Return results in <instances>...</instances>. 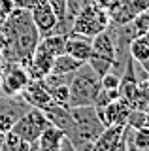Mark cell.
I'll use <instances>...</instances> for the list:
<instances>
[{"mask_svg":"<svg viewBox=\"0 0 149 151\" xmlns=\"http://www.w3.org/2000/svg\"><path fill=\"white\" fill-rule=\"evenodd\" d=\"M0 28L6 34V47L2 51L6 63H17L27 66L42 38L30 17V12L15 8L0 25Z\"/></svg>","mask_w":149,"mask_h":151,"instance_id":"cell-1","label":"cell"},{"mask_svg":"<svg viewBox=\"0 0 149 151\" xmlns=\"http://www.w3.org/2000/svg\"><path fill=\"white\" fill-rule=\"evenodd\" d=\"M70 113H72V127L66 130L68 140L72 142L76 151H91L95 140L106 129L104 123L100 121L92 104L70 108Z\"/></svg>","mask_w":149,"mask_h":151,"instance_id":"cell-2","label":"cell"},{"mask_svg":"<svg viewBox=\"0 0 149 151\" xmlns=\"http://www.w3.org/2000/svg\"><path fill=\"white\" fill-rule=\"evenodd\" d=\"M70 87V100L68 106H91L95 104L98 93L102 91V79L95 74V70L89 64H83L76 74H74L72 81L68 83Z\"/></svg>","mask_w":149,"mask_h":151,"instance_id":"cell-3","label":"cell"},{"mask_svg":"<svg viewBox=\"0 0 149 151\" xmlns=\"http://www.w3.org/2000/svg\"><path fill=\"white\" fill-rule=\"evenodd\" d=\"M110 25V13L95 2L83 6L72 21V34H80L87 38H95L96 34L104 32Z\"/></svg>","mask_w":149,"mask_h":151,"instance_id":"cell-4","label":"cell"},{"mask_svg":"<svg viewBox=\"0 0 149 151\" xmlns=\"http://www.w3.org/2000/svg\"><path fill=\"white\" fill-rule=\"evenodd\" d=\"M51 125V121L47 119V115L44 113V110L40 108H29V111L23 113L17 119V123L13 125L11 132L19 134L21 138H25L27 142H38L40 134Z\"/></svg>","mask_w":149,"mask_h":151,"instance_id":"cell-5","label":"cell"},{"mask_svg":"<svg viewBox=\"0 0 149 151\" xmlns=\"http://www.w3.org/2000/svg\"><path fill=\"white\" fill-rule=\"evenodd\" d=\"M30 83V76L23 64L8 63L0 76V94L2 96H19Z\"/></svg>","mask_w":149,"mask_h":151,"instance_id":"cell-6","label":"cell"},{"mask_svg":"<svg viewBox=\"0 0 149 151\" xmlns=\"http://www.w3.org/2000/svg\"><path fill=\"white\" fill-rule=\"evenodd\" d=\"M29 12H30V17L34 21L36 28H38L40 36H47V34L55 32L59 19H57V13H55L53 6L47 0H36Z\"/></svg>","mask_w":149,"mask_h":151,"instance_id":"cell-7","label":"cell"},{"mask_svg":"<svg viewBox=\"0 0 149 151\" xmlns=\"http://www.w3.org/2000/svg\"><path fill=\"white\" fill-rule=\"evenodd\" d=\"M149 9V0H119L110 9V23L113 25H127L142 12Z\"/></svg>","mask_w":149,"mask_h":151,"instance_id":"cell-8","label":"cell"},{"mask_svg":"<svg viewBox=\"0 0 149 151\" xmlns=\"http://www.w3.org/2000/svg\"><path fill=\"white\" fill-rule=\"evenodd\" d=\"M53 63H55V55L47 51L42 44H38L34 55L30 57V60L27 63V72H29L30 79H44L45 76L51 72L53 68Z\"/></svg>","mask_w":149,"mask_h":151,"instance_id":"cell-9","label":"cell"},{"mask_svg":"<svg viewBox=\"0 0 149 151\" xmlns=\"http://www.w3.org/2000/svg\"><path fill=\"white\" fill-rule=\"evenodd\" d=\"M21 98L32 108H40L44 110L45 106H49L51 102V91L45 85L44 79H30V83L25 87V91L21 93Z\"/></svg>","mask_w":149,"mask_h":151,"instance_id":"cell-10","label":"cell"},{"mask_svg":"<svg viewBox=\"0 0 149 151\" xmlns=\"http://www.w3.org/2000/svg\"><path fill=\"white\" fill-rule=\"evenodd\" d=\"M128 115H130V106L123 100V98L111 100L110 104H106V106L98 111V117H100V121L104 123V127L127 125Z\"/></svg>","mask_w":149,"mask_h":151,"instance_id":"cell-11","label":"cell"},{"mask_svg":"<svg viewBox=\"0 0 149 151\" xmlns=\"http://www.w3.org/2000/svg\"><path fill=\"white\" fill-rule=\"evenodd\" d=\"M127 125H110L102 130V134L95 140L91 151H113L119 145V142L123 140Z\"/></svg>","mask_w":149,"mask_h":151,"instance_id":"cell-12","label":"cell"},{"mask_svg":"<svg viewBox=\"0 0 149 151\" xmlns=\"http://www.w3.org/2000/svg\"><path fill=\"white\" fill-rule=\"evenodd\" d=\"M92 38H87V36H80V34H72L70 32L68 38H66V47H64V53L72 55L74 59L81 60V63H87L91 57V51H92Z\"/></svg>","mask_w":149,"mask_h":151,"instance_id":"cell-13","label":"cell"},{"mask_svg":"<svg viewBox=\"0 0 149 151\" xmlns=\"http://www.w3.org/2000/svg\"><path fill=\"white\" fill-rule=\"evenodd\" d=\"M92 55H98V57H104V59H108L113 63L115 60V42H113V36H111V32L106 28L104 32H100V34H96L92 38Z\"/></svg>","mask_w":149,"mask_h":151,"instance_id":"cell-14","label":"cell"},{"mask_svg":"<svg viewBox=\"0 0 149 151\" xmlns=\"http://www.w3.org/2000/svg\"><path fill=\"white\" fill-rule=\"evenodd\" d=\"M0 151H38V142H27L15 132H6L0 144Z\"/></svg>","mask_w":149,"mask_h":151,"instance_id":"cell-15","label":"cell"},{"mask_svg":"<svg viewBox=\"0 0 149 151\" xmlns=\"http://www.w3.org/2000/svg\"><path fill=\"white\" fill-rule=\"evenodd\" d=\"M83 64H85V63L74 59L72 55L62 53V55H57V57H55L53 68H51L49 74H76Z\"/></svg>","mask_w":149,"mask_h":151,"instance_id":"cell-16","label":"cell"},{"mask_svg":"<svg viewBox=\"0 0 149 151\" xmlns=\"http://www.w3.org/2000/svg\"><path fill=\"white\" fill-rule=\"evenodd\" d=\"M47 2L53 6L55 13H57V28H55V32L57 34H70L72 32V23L66 21V2L68 0H47Z\"/></svg>","mask_w":149,"mask_h":151,"instance_id":"cell-17","label":"cell"},{"mask_svg":"<svg viewBox=\"0 0 149 151\" xmlns=\"http://www.w3.org/2000/svg\"><path fill=\"white\" fill-rule=\"evenodd\" d=\"M64 136L66 134H64L62 129H59V127H55V125H49L47 129L40 134L38 147H59Z\"/></svg>","mask_w":149,"mask_h":151,"instance_id":"cell-18","label":"cell"},{"mask_svg":"<svg viewBox=\"0 0 149 151\" xmlns=\"http://www.w3.org/2000/svg\"><path fill=\"white\" fill-rule=\"evenodd\" d=\"M128 106H130V110H140V111L149 110V87H147L145 79L138 83L136 91H134V94L128 100Z\"/></svg>","mask_w":149,"mask_h":151,"instance_id":"cell-19","label":"cell"},{"mask_svg":"<svg viewBox=\"0 0 149 151\" xmlns=\"http://www.w3.org/2000/svg\"><path fill=\"white\" fill-rule=\"evenodd\" d=\"M128 53H130V57H132L134 60L140 64L142 60H145L147 57H149V45L145 44V42L142 40V38H134L132 42H130V47H128Z\"/></svg>","mask_w":149,"mask_h":151,"instance_id":"cell-20","label":"cell"},{"mask_svg":"<svg viewBox=\"0 0 149 151\" xmlns=\"http://www.w3.org/2000/svg\"><path fill=\"white\" fill-rule=\"evenodd\" d=\"M51 100H53L55 104H60V106H68V100H70V87H68V83L57 85V87L51 89Z\"/></svg>","mask_w":149,"mask_h":151,"instance_id":"cell-21","label":"cell"},{"mask_svg":"<svg viewBox=\"0 0 149 151\" xmlns=\"http://www.w3.org/2000/svg\"><path fill=\"white\" fill-rule=\"evenodd\" d=\"M17 119L19 117L15 115V113H11V111H8V110H0V132H10L13 129V125L17 123Z\"/></svg>","mask_w":149,"mask_h":151,"instance_id":"cell-22","label":"cell"},{"mask_svg":"<svg viewBox=\"0 0 149 151\" xmlns=\"http://www.w3.org/2000/svg\"><path fill=\"white\" fill-rule=\"evenodd\" d=\"M89 2H92V0H68L66 2V21L72 23L74 17L77 15V12H80L83 6H87Z\"/></svg>","mask_w":149,"mask_h":151,"instance_id":"cell-23","label":"cell"},{"mask_svg":"<svg viewBox=\"0 0 149 151\" xmlns=\"http://www.w3.org/2000/svg\"><path fill=\"white\" fill-rule=\"evenodd\" d=\"M127 125L130 127V129H142V127H145V111L130 110V115H128Z\"/></svg>","mask_w":149,"mask_h":151,"instance_id":"cell-24","label":"cell"},{"mask_svg":"<svg viewBox=\"0 0 149 151\" xmlns=\"http://www.w3.org/2000/svg\"><path fill=\"white\" fill-rule=\"evenodd\" d=\"M102 89H119V83H121V76H117L115 72H110L106 76H102Z\"/></svg>","mask_w":149,"mask_h":151,"instance_id":"cell-25","label":"cell"},{"mask_svg":"<svg viewBox=\"0 0 149 151\" xmlns=\"http://www.w3.org/2000/svg\"><path fill=\"white\" fill-rule=\"evenodd\" d=\"M13 9H15V6H13L11 0H0V25L6 21L8 15H10Z\"/></svg>","mask_w":149,"mask_h":151,"instance_id":"cell-26","label":"cell"},{"mask_svg":"<svg viewBox=\"0 0 149 151\" xmlns=\"http://www.w3.org/2000/svg\"><path fill=\"white\" fill-rule=\"evenodd\" d=\"M92 2H95L96 6H100L102 9H106V12H110V9L113 8L115 4L119 2V0H92Z\"/></svg>","mask_w":149,"mask_h":151,"instance_id":"cell-27","label":"cell"},{"mask_svg":"<svg viewBox=\"0 0 149 151\" xmlns=\"http://www.w3.org/2000/svg\"><path fill=\"white\" fill-rule=\"evenodd\" d=\"M11 2H13V6L19 8V9H30L36 0H11Z\"/></svg>","mask_w":149,"mask_h":151,"instance_id":"cell-28","label":"cell"},{"mask_svg":"<svg viewBox=\"0 0 149 151\" xmlns=\"http://www.w3.org/2000/svg\"><path fill=\"white\" fill-rule=\"evenodd\" d=\"M125 132H127V130H125ZM113 151H128V149H127V134L123 136V140L119 142V145H117V147H115Z\"/></svg>","mask_w":149,"mask_h":151,"instance_id":"cell-29","label":"cell"},{"mask_svg":"<svg viewBox=\"0 0 149 151\" xmlns=\"http://www.w3.org/2000/svg\"><path fill=\"white\" fill-rule=\"evenodd\" d=\"M140 66H142V70H143V72H145V74L149 76V57H147L145 60H142V63H140Z\"/></svg>","mask_w":149,"mask_h":151,"instance_id":"cell-30","label":"cell"},{"mask_svg":"<svg viewBox=\"0 0 149 151\" xmlns=\"http://www.w3.org/2000/svg\"><path fill=\"white\" fill-rule=\"evenodd\" d=\"M4 47H6V34H4L2 28H0V51H4Z\"/></svg>","mask_w":149,"mask_h":151,"instance_id":"cell-31","label":"cell"},{"mask_svg":"<svg viewBox=\"0 0 149 151\" xmlns=\"http://www.w3.org/2000/svg\"><path fill=\"white\" fill-rule=\"evenodd\" d=\"M6 59H4V53L0 51V76H2V72H4V68H6Z\"/></svg>","mask_w":149,"mask_h":151,"instance_id":"cell-32","label":"cell"},{"mask_svg":"<svg viewBox=\"0 0 149 151\" xmlns=\"http://www.w3.org/2000/svg\"><path fill=\"white\" fill-rule=\"evenodd\" d=\"M38 151H60V145L59 147H38Z\"/></svg>","mask_w":149,"mask_h":151,"instance_id":"cell-33","label":"cell"},{"mask_svg":"<svg viewBox=\"0 0 149 151\" xmlns=\"http://www.w3.org/2000/svg\"><path fill=\"white\" fill-rule=\"evenodd\" d=\"M140 38H142V40H143V42H145V44L149 45V30H147V32H143V34L140 36Z\"/></svg>","mask_w":149,"mask_h":151,"instance_id":"cell-34","label":"cell"},{"mask_svg":"<svg viewBox=\"0 0 149 151\" xmlns=\"http://www.w3.org/2000/svg\"><path fill=\"white\" fill-rule=\"evenodd\" d=\"M145 127L149 129V110H145Z\"/></svg>","mask_w":149,"mask_h":151,"instance_id":"cell-35","label":"cell"},{"mask_svg":"<svg viewBox=\"0 0 149 151\" xmlns=\"http://www.w3.org/2000/svg\"><path fill=\"white\" fill-rule=\"evenodd\" d=\"M2 140H4V132H0V144H2Z\"/></svg>","mask_w":149,"mask_h":151,"instance_id":"cell-36","label":"cell"},{"mask_svg":"<svg viewBox=\"0 0 149 151\" xmlns=\"http://www.w3.org/2000/svg\"><path fill=\"white\" fill-rule=\"evenodd\" d=\"M145 83H147V87H149V76H147V78H145Z\"/></svg>","mask_w":149,"mask_h":151,"instance_id":"cell-37","label":"cell"}]
</instances>
